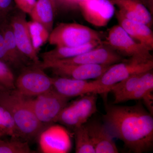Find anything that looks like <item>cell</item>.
<instances>
[{
    "mask_svg": "<svg viewBox=\"0 0 153 153\" xmlns=\"http://www.w3.org/2000/svg\"><path fill=\"white\" fill-rule=\"evenodd\" d=\"M103 117L115 136L130 151L141 153L152 148L153 118L141 105H110Z\"/></svg>",
    "mask_w": 153,
    "mask_h": 153,
    "instance_id": "6da1fadb",
    "label": "cell"
},
{
    "mask_svg": "<svg viewBox=\"0 0 153 153\" xmlns=\"http://www.w3.org/2000/svg\"><path fill=\"white\" fill-rule=\"evenodd\" d=\"M30 98L16 89L0 91V104L8 111L21 138L27 141L38 138L44 127L33 111Z\"/></svg>",
    "mask_w": 153,
    "mask_h": 153,
    "instance_id": "7a4b0ae2",
    "label": "cell"
},
{
    "mask_svg": "<svg viewBox=\"0 0 153 153\" xmlns=\"http://www.w3.org/2000/svg\"><path fill=\"white\" fill-rule=\"evenodd\" d=\"M153 91L152 69L132 75L113 85L110 90L115 104L142 99L147 106L152 105Z\"/></svg>",
    "mask_w": 153,
    "mask_h": 153,
    "instance_id": "3957f363",
    "label": "cell"
},
{
    "mask_svg": "<svg viewBox=\"0 0 153 153\" xmlns=\"http://www.w3.org/2000/svg\"><path fill=\"white\" fill-rule=\"evenodd\" d=\"M102 34L77 23H60L49 34L48 42L55 47H75L91 42H102Z\"/></svg>",
    "mask_w": 153,
    "mask_h": 153,
    "instance_id": "277c9868",
    "label": "cell"
},
{
    "mask_svg": "<svg viewBox=\"0 0 153 153\" xmlns=\"http://www.w3.org/2000/svg\"><path fill=\"white\" fill-rule=\"evenodd\" d=\"M153 68V57L134 56L111 65L97 79L102 87L110 91L115 84L134 74L149 71Z\"/></svg>",
    "mask_w": 153,
    "mask_h": 153,
    "instance_id": "5b68a950",
    "label": "cell"
},
{
    "mask_svg": "<svg viewBox=\"0 0 153 153\" xmlns=\"http://www.w3.org/2000/svg\"><path fill=\"white\" fill-rule=\"evenodd\" d=\"M122 55L102 43L99 46L75 57L48 62H41L39 66L42 69L52 68L60 65L96 64L112 65L123 61Z\"/></svg>",
    "mask_w": 153,
    "mask_h": 153,
    "instance_id": "8992f818",
    "label": "cell"
},
{
    "mask_svg": "<svg viewBox=\"0 0 153 153\" xmlns=\"http://www.w3.org/2000/svg\"><path fill=\"white\" fill-rule=\"evenodd\" d=\"M69 99L61 95L54 88L30 98V103L36 117L45 125L57 122L58 117Z\"/></svg>",
    "mask_w": 153,
    "mask_h": 153,
    "instance_id": "52a82bcc",
    "label": "cell"
},
{
    "mask_svg": "<svg viewBox=\"0 0 153 153\" xmlns=\"http://www.w3.org/2000/svg\"><path fill=\"white\" fill-rule=\"evenodd\" d=\"M97 94H89L66 105L58 117L57 122L74 130L87 123L97 111Z\"/></svg>",
    "mask_w": 153,
    "mask_h": 153,
    "instance_id": "ba28073f",
    "label": "cell"
},
{
    "mask_svg": "<svg viewBox=\"0 0 153 153\" xmlns=\"http://www.w3.org/2000/svg\"><path fill=\"white\" fill-rule=\"evenodd\" d=\"M39 65L27 66L15 81L16 89L28 97H36L52 89V78L49 77Z\"/></svg>",
    "mask_w": 153,
    "mask_h": 153,
    "instance_id": "9c48e42d",
    "label": "cell"
},
{
    "mask_svg": "<svg viewBox=\"0 0 153 153\" xmlns=\"http://www.w3.org/2000/svg\"><path fill=\"white\" fill-rule=\"evenodd\" d=\"M103 43L121 55L153 57L149 49L135 41L119 25L110 29L106 41Z\"/></svg>",
    "mask_w": 153,
    "mask_h": 153,
    "instance_id": "30bf717a",
    "label": "cell"
},
{
    "mask_svg": "<svg viewBox=\"0 0 153 153\" xmlns=\"http://www.w3.org/2000/svg\"><path fill=\"white\" fill-rule=\"evenodd\" d=\"M18 10V11L13 10L7 17L16 43L24 56L34 64L39 65L41 62L38 53L32 45L25 13Z\"/></svg>",
    "mask_w": 153,
    "mask_h": 153,
    "instance_id": "8fae6325",
    "label": "cell"
},
{
    "mask_svg": "<svg viewBox=\"0 0 153 153\" xmlns=\"http://www.w3.org/2000/svg\"><path fill=\"white\" fill-rule=\"evenodd\" d=\"M52 81L53 88L68 98L89 94H104L110 92L108 89L102 87L97 79L88 81L58 76L52 78Z\"/></svg>",
    "mask_w": 153,
    "mask_h": 153,
    "instance_id": "7c38bea8",
    "label": "cell"
},
{
    "mask_svg": "<svg viewBox=\"0 0 153 153\" xmlns=\"http://www.w3.org/2000/svg\"><path fill=\"white\" fill-rule=\"evenodd\" d=\"M78 8L85 21L97 27L106 26L115 13L111 0H82Z\"/></svg>",
    "mask_w": 153,
    "mask_h": 153,
    "instance_id": "4fadbf2b",
    "label": "cell"
},
{
    "mask_svg": "<svg viewBox=\"0 0 153 153\" xmlns=\"http://www.w3.org/2000/svg\"><path fill=\"white\" fill-rule=\"evenodd\" d=\"M38 137L42 153H66L70 149L68 134L60 126H51L44 128Z\"/></svg>",
    "mask_w": 153,
    "mask_h": 153,
    "instance_id": "5bb4252c",
    "label": "cell"
},
{
    "mask_svg": "<svg viewBox=\"0 0 153 153\" xmlns=\"http://www.w3.org/2000/svg\"><path fill=\"white\" fill-rule=\"evenodd\" d=\"M111 65L96 64L60 65L50 68L58 76L80 80L97 79Z\"/></svg>",
    "mask_w": 153,
    "mask_h": 153,
    "instance_id": "9a60e30c",
    "label": "cell"
},
{
    "mask_svg": "<svg viewBox=\"0 0 153 153\" xmlns=\"http://www.w3.org/2000/svg\"><path fill=\"white\" fill-rule=\"evenodd\" d=\"M115 14L118 25L136 41L152 51L153 33L151 28L141 22L127 19L118 11Z\"/></svg>",
    "mask_w": 153,
    "mask_h": 153,
    "instance_id": "2e32d148",
    "label": "cell"
},
{
    "mask_svg": "<svg viewBox=\"0 0 153 153\" xmlns=\"http://www.w3.org/2000/svg\"><path fill=\"white\" fill-rule=\"evenodd\" d=\"M85 125L96 153H118L112 136L103 125L93 121Z\"/></svg>",
    "mask_w": 153,
    "mask_h": 153,
    "instance_id": "e0dca14e",
    "label": "cell"
},
{
    "mask_svg": "<svg viewBox=\"0 0 153 153\" xmlns=\"http://www.w3.org/2000/svg\"><path fill=\"white\" fill-rule=\"evenodd\" d=\"M117 10L127 19L143 23L149 27L153 25L152 15L140 0H111Z\"/></svg>",
    "mask_w": 153,
    "mask_h": 153,
    "instance_id": "ac0fdd59",
    "label": "cell"
},
{
    "mask_svg": "<svg viewBox=\"0 0 153 153\" xmlns=\"http://www.w3.org/2000/svg\"><path fill=\"white\" fill-rule=\"evenodd\" d=\"M7 51L11 62V67L20 68L29 65L28 58L21 53L17 46L13 30L7 18L1 26Z\"/></svg>",
    "mask_w": 153,
    "mask_h": 153,
    "instance_id": "d6986e66",
    "label": "cell"
},
{
    "mask_svg": "<svg viewBox=\"0 0 153 153\" xmlns=\"http://www.w3.org/2000/svg\"><path fill=\"white\" fill-rule=\"evenodd\" d=\"M57 5L51 0H37L30 16L32 20L44 26L49 33L53 28Z\"/></svg>",
    "mask_w": 153,
    "mask_h": 153,
    "instance_id": "ffe728a7",
    "label": "cell"
},
{
    "mask_svg": "<svg viewBox=\"0 0 153 153\" xmlns=\"http://www.w3.org/2000/svg\"><path fill=\"white\" fill-rule=\"evenodd\" d=\"M102 42H91L75 47H55V49L41 54L42 62H51L75 57L99 46Z\"/></svg>",
    "mask_w": 153,
    "mask_h": 153,
    "instance_id": "44dd1931",
    "label": "cell"
},
{
    "mask_svg": "<svg viewBox=\"0 0 153 153\" xmlns=\"http://www.w3.org/2000/svg\"><path fill=\"white\" fill-rule=\"evenodd\" d=\"M28 30L34 49L37 53L49 39L50 33L43 25L35 21L27 22Z\"/></svg>",
    "mask_w": 153,
    "mask_h": 153,
    "instance_id": "7402d4cb",
    "label": "cell"
},
{
    "mask_svg": "<svg viewBox=\"0 0 153 153\" xmlns=\"http://www.w3.org/2000/svg\"><path fill=\"white\" fill-rule=\"evenodd\" d=\"M0 134L13 138H21L13 119L5 108L0 104Z\"/></svg>",
    "mask_w": 153,
    "mask_h": 153,
    "instance_id": "603a6c76",
    "label": "cell"
},
{
    "mask_svg": "<svg viewBox=\"0 0 153 153\" xmlns=\"http://www.w3.org/2000/svg\"><path fill=\"white\" fill-rule=\"evenodd\" d=\"M75 152L95 153L93 144L85 124L74 130Z\"/></svg>",
    "mask_w": 153,
    "mask_h": 153,
    "instance_id": "cb8c5ba5",
    "label": "cell"
},
{
    "mask_svg": "<svg viewBox=\"0 0 153 153\" xmlns=\"http://www.w3.org/2000/svg\"><path fill=\"white\" fill-rule=\"evenodd\" d=\"M12 138L10 140H0V153H36L30 149L28 141Z\"/></svg>",
    "mask_w": 153,
    "mask_h": 153,
    "instance_id": "d4e9b609",
    "label": "cell"
},
{
    "mask_svg": "<svg viewBox=\"0 0 153 153\" xmlns=\"http://www.w3.org/2000/svg\"><path fill=\"white\" fill-rule=\"evenodd\" d=\"M13 73L10 67L0 60V85L7 89H16Z\"/></svg>",
    "mask_w": 153,
    "mask_h": 153,
    "instance_id": "484cf974",
    "label": "cell"
},
{
    "mask_svg": "<svg viewBox=\"0 0 153 153\" xmlns=\"http://www.w3.org/2000/svg\"><path fill=\"white\" fill-rule=\"evenodd\" d=\"M13 1L19 10L30 15L37 0H13Z\"/></svg>",
    "mask_w": 153,
    "mask_h": 153,
    "instance_id": "4316f807",
    "label": "cell"
},
{
    "mask_svg": "<svg viewBox=\"0 0 153 153\" xmlns=\"http://www.w3.org/2000/svg\"><path fill=\"white\" fill-rule=\"evenodd\" d=\"M1 26L0 27V60L7 64L11 68L10 60L6 48Z\"/></svg>",
    "mask_w": 153,
    "mask_h": 153,
    "instance_id": "83f0119b",
    "label": "cell"
},
{
    "mask_svg": "<svg viewBox=\"0 0 153 153\" xmlns=\"http://www.w3.org/2000/svg\"><path fill=\"white\" fill-rule=\"evenodd\" d=\"M13 0H0V15L7 17L13 10Z\"/></svg>",
    "mask_w": 153,
    "mask_h": 153,
    "instance_id": "f1b7e54d",
    "label": "cell"
},
{
    "mask_svg": "<svg viewBox=\"0 0 153 153\" xmlns=\"http://www.w3.org/2000/svg\"><path fill=\"white\" fill-rule=\"evenodd\" d=\"M56 5L63 9L73 10L78 8V4L82 0H55Z\"/></svg>",
    "mask_w": 153,
    "mask_h": 153,
    "instance_id": "f546056e",
    "label": "cell"
},
{
    "mask_svg": "<svg viewBox=\"0 0 153 153\" xmlns=\"http://www.w3.org/2000/svg\"><path fill=\"white\" fill-rule=\"evenodd\" d=\"M143 4L151 12V14H153V0H140Z\"/></svg>",
    "mask_w": 153,
    "mask_h": 153,
    "instance_id": "4dcf8cb0",
    "label": "cell"
},
{
    "mask_svg": "<svg viewBox=\"0 0 153 153\" xmlns=\"http://www.w3.org/2000/svg\"><path fill=\"white\" fill-rule=\"evenodd\" d=\"M7 17H5L3 16H1L0 15V27L1 26L4 22L6 21Z\"/></svg>",
    "mask_w": 153,
    "mask_h": 153,
    "instance_id": "1f68e13d",
    "label": "cell"
},
{
    "mask_svg": "<svg viewBox=\"0 0 153 153\" xmlns=\"http://www.w3.org/2000/svg\"><path fill=\"white\" fill-rule=\"evenodd\" d=\"M6 89H6L4 87H3L2 85H0V91L6 90Z\"/></svg>",
    "mask_w": 153,
    "mask_h": 153,
    "instance_id": "d6a6232c",
    "label": "cell"
},
{
    "mask_svg": "<svg viewBox=\"0 0 153 153\" xmlns=\"http://www.w3.org/2000/svg\"><path fill=\"white\" fill-rule=\"evenodd\" d=\"M51 1H53L55 2V3H56V2H55V0H51Z\"/></svg>",
    "mask_w": 153,
    "mask_h": 153,
    "instance_id": "836d02e7",
    "label": "cell"
},
{
    "mask_svg": "<svg viewBox=\"0 0 153 153\" xmlns=\"http://www.w3.org/2000/svg\"><path fill=\"white\" fill-rule=\"evenodd\" d=\"M0 137H1V134H0Z\"/></svg>",
    "mask_w": 153,
    "mask_h": 153,
    "instance_id": "e575fe53",
    "label": "cell"
}]
</instances>
